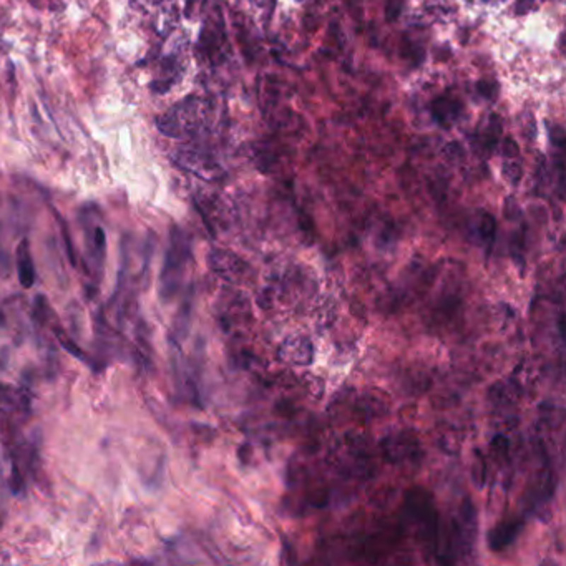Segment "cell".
<instances>
[{"mask_svg":"<svg viewBox=\"0 0 566 566\" xmlns=\"http://www.w3.org/2000/svg\"><path fill=\"white\" fill-rule=\"evenodd\" d=\"M190 261V243L185 233L178 228L171 229L170 248L165 256L160 276V296L163 301H170L176 294L183 281L186 266Z\"/></svg>","mask_w":566,"mask_h":566,"instance_id":"6da1fadb","label":"cell"},{"mask_svg":"<svg viewBox=\"0 0 566 566\" xmlns=\"http://www.w3.org/2000/svg\"><path fill=\"white\" fill-rule=\"evenodd\" d=\"M208 266L214 275H218L226 282H231V284L243 282L249 272L248 262L238 254L229 253L226 249H213L208 254Z\"/></svg>","mask_w":566,"mask_h":566,"instance_id":"7a4b0ae2","label":"cell"},{"mask_svg":"<svg viewBox=\"0 0 566 566\" xmlns=\"http://www.w3.org/2000/svg\"><path fill=\"white\" fill-rule=\"evenodd\" d=\"M279 359L291 366H311L314 361V347L308 337H292L282 342Z\"/></svg>","mask_w":566,"mask_h":566,"instance_id":"3957f363","label":"cell"},{"mask_svg":"<svg viewBox=\"0 0 566 566\" xmlns=\"http://www.w3.org/2000/svg\"><path fill=\"white\" fill-rule=\"evenodd\" d=\"M27 407L23 394L8 386H0V422L4 429L12 427L13 419H17L22 410H27Z\"/></svg>","mask_w":566,"mask_h":566,"instance_id":"277c9868","label":"cell"},{"mask_svg":"<svg viewBox=\"0 0 566 566\" xmlns=\"http://www.w3.org/2000/svg\"><path fill=\"white\" fill-rule=\"evenodd\" d=\"M17 275L18 281L23 287H32L35 282V267H33L30 246H28L27 239H22L21 244L17 248Z\"/></svg>","mask_w":566,"mask_h":566,"instance_id":"5b68a950","label":"cell"},{"mask_svg":"<svg viewBox=\"0 0 566 566\" xmlns=\"http://www.w3.org/2000/svg\"><path fill=\"white\" fill-rule=\"evenodd\" d=\"M462 112V105L450 97H440L432 103V115L442 127H450Z\"/></svg>","mask_w":566,"mask_h":566,"instance_id":"8992f818","label":"cell"},{"mask_svg":"<svg viewBox=\"0 0 566 566\" xmlns=\"http://www.w3.org/2000/svg\"><path fill=\"white\" fill-rule=\"evenodd\" d=\"M518 530H520V524H502L498 525L495 530L490 533V545L493 550H502L505 548L507 545H510L513 540H515V536L518 533Z\"/></svg>","mask_w":566,"mask_h":566,"instance_id":"52a82bcc","label":"cell"},{"mask_svg":"<svg viewBox=\"0 0 566 566\" xmlns=\"http://www.w3.org/2000/svg\"><path fill=\"white\" fill-rule=\"evenodd\" d=\"M88 249H90V256H92L93 262L102 267L103 266V259H105V248H107V239H105V233L102 226H93L88 231Z\"/></svg>","mask_w":566,"mask_h":566,"instance_id":"ba28073f","label":"cell"},{"mask_svg":"<svg viewBox=\"0 0 566 566\" xmlns=\"http://www.w3.org/2000/svg\"><path fill=\"white\" fill-rule=\"evenodd\" d=\"M54 334H55V337L59 339V342H60L62 347H64L65 351H69V354H71V356H74L75 359H79V361H85V362L88 361V359H86V356H85V352L81 351L79 345H76L74 340H71L69 335H67L64 330L59 328V325H57V328H54Z\"/></svg>","mask_w":566,"mask_h":566,"instance_id":"9c48e42d","label":"cell"},{"mask_svg":"<svg viewBox=\"0 0 566 566\" xmlns=\"http://www.w3.org/2000/svg\"><path fill=\"white\" fill-rule=\"evenodd\" d=\"M477 92L487 100H495L498 93V85L493 80H480L477 83Z\"/></svg>","mask_w":566,"mask_h":566,"instance_id":"30bf717a","label":"cell"},{"mask_svg":"<svg viewBox=\"0 0 566 566\" xmlns=\"http://www.w3.org/2000/svg\"><path fill=\"white\" fill-rule=\"evenodd\" d=\"M60 219V226H62V233H64V239H65V246H67V254H69V259H70V262L71 265H76V261H75V251H74V244H71V238H70V233H69V229H67V224H65V221L62 218H59Z\"/></svg>","mask_w":566,"mask_h":566,"instance_id":"8fae6325","label":"cell"},{"mask_svg":"<svg viewBox=\"0 0 566 566\" xmlns=\"http://www.w3.org/2000/svg\"><path fill=\"white\" fill-rule=\"evenodd\" d=\"M493 233H495V221H493L490 214H485L482 219V236L492 241Z\"/></svg>","mask_w":566,"mask_h":566,"instance_id":"7c38bea8","label":"cell"},{"mask_svg":"<svg viewBox=\"0 0 566 566\" xmlns=\"http://www.w3.org/2000/svg\"><path fill=\"white\" fill-rule=\"evenodd\" d=\"M503 155L508 156V158H513L518 155V145L515 142L512 140V138H507L505 142H503Z\"/></svg>","mask_w":566,"mask_h":566,"instance_id":"4fadbf2b","label":"cell"},{"mask_svg":"<svg viewBox=\"0 0 566 566\" xmlns=\"http://www.w3.org/2000/svg\"><path fill=\"white\" fill-rule=\"evenodd\" d=\"M12 487L16 492H21L23 488V478H22V473L18 472L17 465L13 463V468H12Z\"/></svg>","mask_w":566,"mask_h":566,"instance_id":"5bb4252c","label":"cell"}]
</instances>
